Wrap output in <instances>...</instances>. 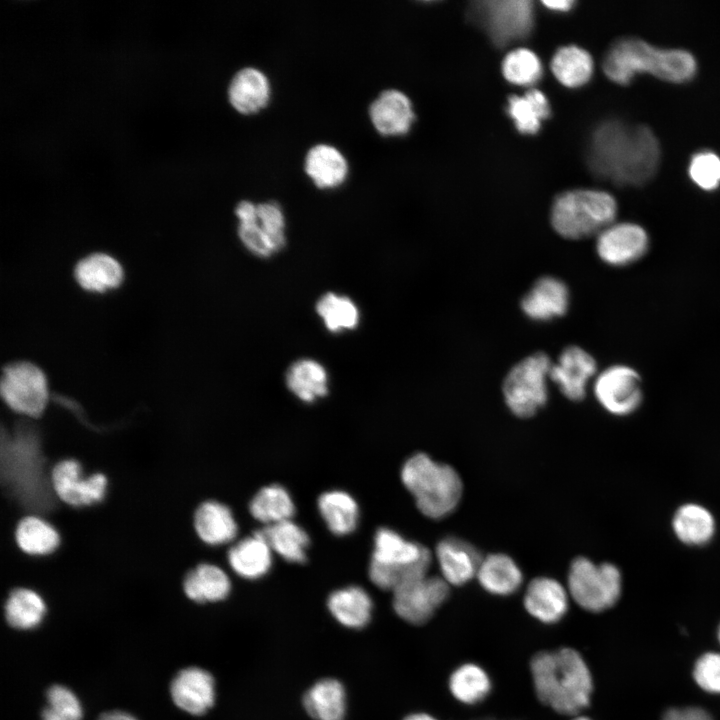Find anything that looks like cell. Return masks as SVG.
<instances>
[{
    "instance_id": "24",
    "label": "cell",
    "mask_w": 720,
    "mask_h": 720,
    "mask_svg": "<svg viewBox=\"0 0 720 720\" xmlns=\"http://www.w3.org/2000/svg\"><path fill=\"white\" fill-rule=\"evenodd\" d=\"M308 177L319 189H333L341 184L348 175V162L342 152L330 144H317L311 147L304 161Z\"/></svg>"
},
{
    "instance_id": "50",
    "label": "cell",
    "mask_w": 720,
    "mask_h": 720,
    "mask_svg": "<svg viewBox=\"0 0 720 720\" xmlns=\"http://www.w3.org/2000/svg\"><path fill=\"white\" fill-rule=\"evenodd\" d=\"M572 720H591V719L579 714V715L573 716Z\"/></svg>"
},
{
    "instance_id": "25",
    "label": "cell",
    "mask_w": 720,
    "mask_h": 720,
    "mask_svg": "<svg viewBox=\"0 0 720 720\" xmlns=\"http://www.w3.org/2000/svg\"><path fill=\"white\" fill-rule=\"evenodd\" d=\"M194 527L199 538L209 545H222L235 539L238 526L228 506L206 501L194 514Z\"/></svg>"
},
{
    "instance_id": "22",
    "label": "cell",
    "mask_w": 720,
    "mask_h": 720,
    "mask_svg": "<svg viewBox=\"0 0 720 720\" xmlns=\"http://www.w3.org/2000/svg\"><path fill=\"white\" fill-rule=\"evenodd\" d=\"M270 96L269 79L261 70L254 67L239 70L228 87L230 104L236 111L245 115L262 110L268 104Z\"/></svg>"
},
{
    "instance_id": "44",
    "label": "cell",
    "mask_w": 720,
    "mask_h": 720,
    "mask_svg": "<svg viewBox=\"0 0 720 720\" xmlns=\"http://www.w3.org/2000/svg\"><path fill=\"white\" fill-rule=\"evenodd\" d=\"M688 173L701 189L711 191L720 185V157L712 151H701L691 158Z\"/></svg>"
},
{
    "instance_id": "26",
    "label": "cell",
    "mask_w": 720,
    "mask_h": 720,
    "mask_svg": "<svg viewBox=\"0 0 720 720\" xmlns=\"http://www.w3.org/2000/svg\"><path fill=\"white\" fill-rule=\"evenodd\" d=\"M124 271L117 259L105 254L94 253L81 259L75 266L74 277L86 291L102 293L118 287Z\"/></svg>"
},
{
    "instance_id": "29",
    "label": "cell",
    "mask_w": 720,
    "mask_h": 720,
    "mask_svg": "<svg viewBox=\"0 0 720 720\" xmlns=\"http://www.w3.org/2000/svg\"><path fill=\"white\" fill-rule=\"evenodd\" d=\"M183 587L187 597L195 602H216L228 596L231 582L220 567L202 563L186 574Z\"/></svg>"
},
{
    "instance_id": "32",
    "label": "cell",
    "mask_w": 720,
    "mask_h": 720,
    "mask_svg": "<svg viewBox=\"0 0 720 720\" xmlns=\"http://www.w3.org/2000/svg\"><path fill=\"white\" fill-rule=\"evenodd\" d=\"M285 378L288 389L303 402L312 403L328 393L327 371L313 359L295 361Z\"/></svg>"
},
{
    "instance_id": "21",
    "label": "cell",
    "mask_w": 720,
    "mask_h": 720,
    "mask_svg": "<svg viewBox=\"0 0 720 720\" xmlns=\"http://www.w3.org/2000/svg\"><path fill=\"white\" fill-rule=\"evenodd\" d=\"M436 558L442 578L449 585H463L477 575L482 558L469 543L454 537L441 540L436 547Z\"/></svg>"
},
{
    "instance_id": "1",
    "label": "cell",
    "mask_w": 720,
    "mask_h": 720,
    "mask_svg": "<svg viewBox=\"0 0 720 720\" xmlns=\"http://www.w3.org/2000/svg\"><path fill=\"white\" fill-rule=\"evenodd\" d=\"M586 158L596 176L617 185L640 186L654 176L660 146L649 127L610 119L593 130Z\"/></svg>"
},
{
    "instance_id": "45",
    "label": "cell",
    "mask_w": 720,
    "mask_h": 720,
    "mask_svg": "<svg viewBox=\"0 0 720 720\" xmlns=\"http://www.w3.org/2000/svg\"><path fill=\"white\" fill-rule=\"evenodd\" d=\"M693 678L702 690L720 694V653L702 654L694 664Z\"/></svg>"
},
{
    "instance_id": "48",
    "label": "cell",
    "mask_w": 720,
    "mask_h": 720,
    "mask_svg": "<svg viewBox=\"0 0 720 720\" xmlns=\"http://www.w3.org/2000/svg\"><path fill=\"white\" fill-rule=\"evenodd\" d=\"M98 720H137L130 714L121 712V711H113L104 713L100 716Z\"/></svg>"
},
{
    "instance_id": "19",
    "label": "cell",
    "mask_w": 720,
    "mask_h": 720,
    "mask_svg": "<svg viewBox=\"0 0 720 720\" xmlns=\"http://www.w3.org/2000/svg\"><path fill=\"white\" fill-rule=\"evenodd\" d=\"M170 691L174 703L193 715L204 714L214 703V679L200 668L180 671L173 679Z\"/></svg>"
},
{
    "instance_id": "38",
    "label": "cell",
    "mask_w": 720,
    "mask_h": 720,
    "mask_svg": "<svg viewBox=\"0 0 720 720\" xmlns=\"http://www.w3.org/2000/svg\"><path fill=\"white\" fill-rule=\"evenodd\" d=\"M593 66L591 55L574 45L558 49L551 61L552 72L558 81L572 88L582 86L590 80Z\"/></svg>"
},
{
    "instance_id": "40",
    "label": "cell",
    "mask_w": 720,
    "mask_h": 720,
    "mask_svg": "<svg viewBox=\"0 0 720 720\" xmlns=\"http://www.w3.org/2000/svg\"><path fill=\"white\" fill-rule=\"evenodd\" d=\"M46 611L41 596L33 590H13L5 604L7 622L17 629H31L39 625Z\"/></svg>"
},
{
    "instance_id": "51",
    "label": "cell",
    "mask_w": 720,
    "mask_h": 720,
    "mask_svg": "<svg viewBox=\"0 0 720 720\" xmlns=\"http://www.w3.org/2000/svg\"><path fill=\"white\" fill-rule=\"evenodd\" d=\"M717 635H718V640H719V643H720V625H719V628H718Z\"/></svg>"
},
{
    "instance_id": "9",
    "label": "cell",
    "mask_w": 720,
    "mask_h": 720,
    "mask_svg": "<svg viewBox=\"0 0 720 720\" xmlns=\"http://www.w3.org/2000/svg\"><path fill=\"white\" fill-rule=\"evenodd\" d=\"M235 214L239 238L251 253L269 257L284 247L285 217L276 202L254 204L243 200L237 204Z\"/></svg>"
},
{
    "instance_id": "43",
    "label": "cell",
    "mask_w": 720,
    "mask_h": 720,
    "mask_svg": "<svg viewBox=\"0 0 720 720\" xmlns=\"http://www.w3.org/2000/svg\"><path fill=\"white\" fill-rule=\"evenodd\" d=\"M42 719L81 720L80 702L68 688L54 685L47 692V706L42 712Z\"/></svg>"
},
{
    "instance_id": "15",
    "label": "cell",
    "mask_w": 720,
    "mask_h": 720,
    "mask_svg": "<svg viewBox=\"0 0 720 720\" xmlns=\"http://www.w3.org/2000/svg\"><path fill=\"white\" fill-rule=\"evenodd\" d=\"M56 495L71 506H87L100 502L106 492L107 478L102 473L84 477L80 464L73 459L58 462L51 473Z\"/></svg>"
},
{
    "instance_id": "8",
    "label": "cell",
    "mask_w": 720,
    "mask_h": 720,
    "mask_svg": "<svg viewBox=\"0 0 720 720\" xmlns=\"http://www.w3.org/2000/svg\"><path fill=\"white\" fill-rule=\"evenodd\" d=\"M568 591L581 608L602 612L614 606L621 595V572L614 564L578 557L569 569Z\"/></svg>"
},
{
    "instance_id": "33",
    "label": "cell",
    "mask_w": 720,
    "mask_h": 720,
    "mask_svg": "<svg viewBox=\"0 0 720 720\" xmlns=\"http://www.w3.org/2000/svg\"><path fill=\"white\" fill-rule=\"evenodd\" d=\"M271 550L291 563H304L310 543L309 535L291 519L265 526L260 530Z\"/></svg>"
},
{
    "instance_id": "30",
    "label": "cell",
    "mask_w": 720,
    "mask_h": 720,
    "mask_svg": "<svg viewBox=\"0 0 720 720\" xmlns=\"http://www.w3.org/2000/svg\"><path fill=\"white\" fill-rule=\"evenodd\" d=\"M476 577L487 592L498 596L516 592L523 578L514 560L504 554H492L482 559Z\"/></svg>"
},
{
    "instance_id": "5",
    "label": "cell",
    "mask_w": 720,
    "mask_h": 720,
    "mask_svg": "<svg viewBox=\"0 0 720 720\" xmlns=\"http://www.w3.org/2000/svg\"><path fill=\"white\" fill-rule=\"evenodd\" d=\"M431 553L423 545L406 540L396 531L379 528L368 574L371 582L392 592L406 582L428 575Z\"/></svg>"
},
{
    "instance_id": "31",
    "label": "cell",
    "mask_w": 720,
    "mask_h": 720,
    "mask_svg": "<svg viewBox=\"0 0 720 720\" xmlns=\"http://www.w3.org/2000/svg\"><path fill=\"white\" fill-rule=\"evenodd\" d=\"M317 505L322 519L333 534L343 536L356 529L359 507L356 500L347 492L326 491L319 496Z\"/></svg>"
},
{
    "instance_id": "14",
    "label": "cell",
    "mask_w": 720,
    "mask_h": 720,
    "mask_svg": "<svg viewBox=\"0 0 720 720\" xmlns=\"http://www.w3.org/2000/svg\"><path fill=\"white\" fill-rule=\"evenodd\" d=\"M647 231L632 222H613L596 236L595 249L602 262L613 267L636 263L648 252Z\"/></svg>"
},
{
    "instance_id": "18",
    "label": "cell",
    "mask_w": 720,
    "mask_h": 720,
    "mask_svg": "<svg viewBox=\"0 0 720 720\" xmlns=\"http://www.w3.org/2000/svg\"><path fill=\"white\" fill-rule=\"evenodd\" d=\"M369 117L379 134L399 136L410 130L415 115L410 99L403 92L387 89L370 104Z\"/></svg>"
},
{
    "instance_id": "20",
    "label": "cell",
    "mask_w": 720,
    "mask_h": 720,
    "mask_svg": "<svg viewBox=\"0 0 720 720\" xmlns=\"http://www.w3.org/2000/svg\"><path fill=\"white\" fill-rule=\"evenodd\" d=\"M568 599L561 583L549 577H538L529 583L523 603L533 618L544 624H554L565 616Z\"/></svg>"
},
{
    "instance_id": "36",
    "label": "cell",
    "mask_w": 720,
    "mask_h": 720,
    "mask_svg": "<svg viewBox=\"0 0 720 720\" xmlns=\"http://www.w3.org/2000/svg\"><path fill=\"white\" fill-rule=\"evenodd\" d=\"M506 111L520 133L535 134L549 116L550 107L541 91L531 89L523 95L510 96Z\"/></svg>"
},
{
    "instance_id": "12",
    "label": "cell",
    "mask_w": 720,
    "mask_h": 720,
    "mask_svg": "<svg viewBox=\"0 0 720 720\" xmlns=\"http://www.w3.org/2000/svg\"><path fill=\"white\" fill-rule=\"evenodd\" d=\"M593 391L599 404L616 416L632 414L643 400L641 375L625 364L611 365L597 374Z\"/></svg>"
},
{
    "instance_id": "4",
    "label": "cell",
    "mask_w": 720,
    "mask_h": 720,
    "mask_svg": "<svg viewBox=\"0 0 720 720\" xmlns=\"http://www.w3.org/2000/svg\"><path fill=\"white\" fill-rule=\"evenodd\" d=\"M401 480L415 498L420 512L432 519H441L453 512L462 496L458 473L424 453H416L405 461Z\"/></svg>"
},
{
    "instance_id": "37",
    "label": "cell",
    "mask_w": 720,
    "mask_h": 720,
    "mask_svg": "<svg viewBox=\"0 0 720 720\" xmlns=\"http://www.w3.org/2000/svg\"><path fill=\"white\" fill-rule=\"evenodd\" d=\"M448 686L452 696L467 705L482 702L492 688L487 672L475 663L458 666L450 675Z\"/></svg>"
},
{
    "instance_id": "3",
    "label": "cell",
    "mask_w": 720,
    "mask_h": 720,
    "mask_svg": "<svg viewBox=\"0 0 720 720\" xmlns=\"http://www.w3.org/2000/svg\"><path fill=\"white\" fill-rule=\"evenodd\" d=\"M696 69V60L688 51L659 48L634 37L614 42L603 60L606 76L621 85L629 83L639 73L682 83L693 78Z\"/></svg>"
},
{
    "instance_id": "46",
    "label": "cell",
    "mask_w": 720,
    "mask_h": 720,
    "mask_svg": "<svg viewBox=\"0 0 720 720\" xmlns=\"http://www.w3.org/2000/svg\"><path fill=\"white\" fill-rule=\"evenodd\" d=\"M662 720H714L710 713L700 707L671 708L667 710Z\"/></svg>"
},
{
    "instance_id": "10",
    "label": "cell",
    "mask_w": 720,
    "mask_h": 720,
    "mask_svg": "<svg viewBox=\"0 0 720 720\" xmlns=\"http://www.w3.org/2000/svg\"><path fill=\"white\" fill-rule=\"evenodd\" d=\"M472 15L499 47L525 38L533 27L529 0H490L473 4Z\"/></svg>"
},
{
    "instance_id": "49",
    "label": "cell",
    "mask_w": 720,
    "mask_h": 720,
    "mask_svg": "<svg viewBox=\"0 0 720 720\" xmlns=\"http://www.w3.org/2000/svg\"><path fill=\"white\" fill-rule=\"evenodd\" d=\"M404 720H437V719L427 713H414V714H411V715L407 716L406 718H404Z\"/></svg>"
},
{
    "instance_id": "6",
    "label": "cell",
    "mask_w": 720,
    "mask_h": 720,
    "mask_svg": "<svg viewBox=\"0 0 720 720\" xmlns=\"http://www.w3.org/2000/svg\"><path fill=\"white\" fill-rule=\"evenodd\" d=\"M617 215L615 198L601 190L574 189L559 194L551 208L553 229L563 238L597 236Z\"/></svg>"
},
{
    "instance_id": "7",
    "label": "cell",
    "mask_w": 720,
    "mask_h": 720,
    "mask_svg": "<svg viewBox=\"0 0 720 720\" xmlns=\"http://www.w3.org/2000/svg\"><path fill=\"white\" fill-rule=\"evenodd\" d=\"M551 366L552 361L545 352H535L509 370L502 391L505 403L514 415L531 417L546 404Z\"/></svg>"
},
{
    "instance_id": "35",
    "label": "cell",
    "mask_w": 720,
    "mask_h": 720,
    "mask_svg": "<svg viewBox=\"0 0 720 720\" xmlns=\"http://www.w3.org/2000/svg\"><path fill=\"white\" fill-rule=\"evenodd\" d=\"M252 517L265 526L290 520L295 505L289 492L281 485L271 484L261 488L249 503Z\"/></svg>"
},
{
    "instance_id": "28",
    "label": "cell",
    "mask_w": 720,
    "mask_h": 720,
    "mask_svg": "<svg viewBox=\"0 0 720 720\" xmlns=\"http://www.w3.org/2000/svg\"><path fill=\"white\" fill-rule=\"evenodd\" d=\"M672 528L682 543L701 546L713 538L716 525L712 513L707 508L696 503H686L674 513Z\"/></svg>"
},
{
    "instance_id": "47",
    "label": "cell",
    "mask_w": 720,
    "mask_h": 720,
    "mask_svg": "<svg viewBox=\"0 0 720 720\" xmlns=\"http://www.w3.org/2000/svg\"><path fill=\"white\" fill-rule=\"evenodd\" d=\"M542 4H543L546 8H548V9H550V10H552V11L564 12V11H568V10H570V9L572 8V6H573V4H574V1H571V0H555V1H552V0H551V1H543Z\"/></svg>"
},
{
    "instance_id": "41",
    "label": "cell",
    "mask_w": 720,
    "mask_h": 720,
    "mask_svg": "<svg viewBox=\"0 0 720 720\" xmlns=\"http://www.w3.org/2000/svg\"><path fill=\"white\" fill-rule=\"evenodd\" d=\"M316 312L332 333L352 330L358 326L360 320L356 304L349 297L332 292L319 298Z\"/></svg>"
},
{
    "instance_id": "11",
    "label": "cell",
    "mask_w": 720,
    "mask_h": 720,
    "mask_svg": "<svg viewBox=\"0 0 720 720\" xmlns=\"http://www.w3.org/2000/svg\"><path fill=\"white\" fill-rule=\"evenodd\" d=\"M1 395L15 412L40 416L48 402V383L44 372L27 361L10 363L4 367L1 377Z\"/></svg>"
},
{
    "instance_id": "17",
    "label": "cell",
    "mask_w": 720,
    "mask_h": 720,
    "mask_svg": "<svg viewBox=\"0 0 720 720\" xmlns=\"http://www.w3.org/2000/svg\"><path fill=\"white\" fill-rule=\"evenodd\" d=\"M570 305L569 288L554 276L538 278L521 299L522 312L531 320L546 322L565 315Z\"/></svg>"
},
{
    "instance_id": "39",
    "label": "cell",
    "mask_w": 720,
    "mask_h": 720,
    "mask_svg": "<svg viewBox=\"0 0 720 720\" xmlns=\"http://www.w3.org/2000/svg\"><path fill=\"white\" fill-rule=\"evenodd\" d=\"M16 542L20 549L30 555H46L59 546L56 529L37 516H27L17 525Z\"/></svg>"
},
{
    "instance_id": "23",
    "label": "cell",
    "mask_w": 720,
    "mask_h": 720,
    "mask_svg": "<svg viewBox=\"0 0 720 720\" xmlns=\"http://www.w3.org/2000/svg\"><path fill=\"white\" fill-rule=\"evenodd\" d=\"M272 550L260 530L232 545L227 559L232 570L245 579L264 576L272 565Z\"/></svg>"
},
{
    "instance_id": "2",
    "label": "cell",
    "mask_w": 720,
    "mask_h": 720,
    "mask_svg": "<svg viewBox=\"0 0 720 720\" xmlns=\"http://www.w3.org/2000/svg\"><path fill=\"white\" fill-rule=\"evenodd\" d=\"M530 672L538 700L553 711L576 716L590 704L593 679L577 650L538 652L530 661Z\"/></svg>"
},
{
    "instance_id": "13",
    "label": "cell",
    "mask_w": 720,
    "mask_h": 720,
    "mask_svg": "<svg viewBox=\"0 0 720 720\" xmlns=\"http://www.w3.org/2000/svg\"><path fill=\"white\" fill-rule=\"evenodd\" d=\"M449 596V584L442 578L425 575L393 591V608L404 621L426 623Z\"/></svg>"
},
{
    "instance_id": "42",
    "label": "cell",
    "mask_w": 720,
    "mask_h": 720,
    "mask_svg": "<svg viewBox=\"0 0 720 720\" xmlns=\"http://www.w3.org/2000/svg\"><path fill=\"white\" fill-rule=\"evenodd\" d=\"M502 72L510 83L528 86L540 79L542 65L534 52L520 48L506 55L502 63Z\"/></svg>"
},
{
    "instance_id": "27",
    "label": "cell",
    "mask_w": 720,
    "mask_h": 720,
    "mask_svg": "<svg viewBox=\"0 0 720 720\" xmlns=\"http://www.w3.org/2000/svg\"><path fill=\"white\" fill-rule=\"evenodd\" d=\"M332 616L348 628L359 629L370 620L372 599L359 586H348L333 591L327 601Z\"/></svg>"
},
{
    "instance_id": "16",
    "label": "cell",
    "mask_w": 720,
    "mask_h": 720,
    "mask_svg": "<svg viewBox=\"0 0 720 720\" xmlns=\"http://www.w3.org/2000/svg\"><path fill=\"white\" fill-rule=\"evenodd\" d=\"M597 375V362L585 349L570 345L565 347L557 360L552 362L549 373L551 380L569 400H582L587 386Z\"/></svg>"
},
{
    "instance_id": "34",
    "label": "cell",
    "mask_w": 720,
    "mask_h": 720,
    "mask_svg": "<svg viewBox=\"0 0 720 720\" xmlns=\"http://www.w3.org/2000/svg\"><path fill=\"white\" fill-rule=\"evenodd\" d=\"M306 711L316 720H343L346 696L342 684L324 679L313 685L304 696Z\"/></svg>"
}]
</instances>
